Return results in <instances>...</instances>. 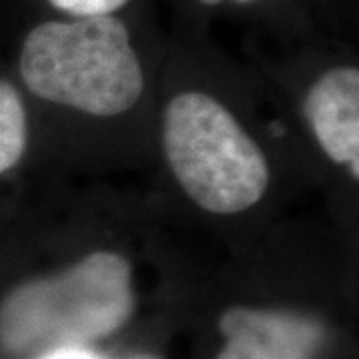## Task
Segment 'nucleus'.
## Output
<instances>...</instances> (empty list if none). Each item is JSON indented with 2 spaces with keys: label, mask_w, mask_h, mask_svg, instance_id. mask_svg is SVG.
Listing matches in <instances>:
<instances>
[{
  "label": "nucleus",
  "mask_w": 359,
  "mask_h": 359,
  "mask_svg": "<svg viewBox=\"0 0 359 359\" xmlns=\"http://www.w3.org/2000/svg\"><path fill=\"white\" fill-rule=\"evenodd\" d=\"M44 359H102L90 351L78 349V347H65V349H54Z\"/></svg>",
  "instance_id": "8"
},
{
  "label": "nucleus",
  "mask_w": 359,
  "mask_h": 359,
  "mask_svg": "<svg viewBox=\"0 0 359 359\" xmlns=\"http://www.w3.org/2000/svg\"><path fill=\"white\" fill-rule=\"evenodd\" d=\"M219 330L226 346L216 359H316L325 339L320 321L276 309L231 308Z\"/></svg>",
  "instance_id": "4"
},
{
  "label": "nucleus",
  "mask_w": 359,
  "mask_h": 359,
  "mask_svg": "<svg viewBox=\"0 0 359 359\" xmlns=\"http://www.w3.org/2000/svg\"><path fill=\"white\" fill-rule=\"evenodd\" d=\"M124 359H160V358H156V355H148V353H140V355H130V358H124Z\"/></svg>",
  "instance_id": "10"
},
{
  "label": "nucleus",
  "mask_w": 359,
  "mask_h": 359,
  "mask_svg": "<svg viewBox=\"0 0 359 359\" xmlns=\"http://www.w3.org/2000/svg\"><path fill=\"white\" fill-rule=\"evenodd\" d=\"M202 4H208V6H214V4H219L224 0H200ZM233 2H240V4H248V2H254V0H233Z\"/></svg>",
  "instance_id": "9"
},
{
  "label": "nucleus",
  "mask_w": 359,
  "mask_h": 359,
  "mask_svg": "<svg viewBox=\"0 0 359 359\" xmlns=\"http://www.w3.org/2000/svg\"><path fill=\"white\" fill-rule=\"evenodd\" d=\"M130 264L96 252L74 268L14 292L0 311V337L13 349H65L112 334L132 313Z\"/></svg>",
  "instance_id": "3"
},
{
  "label": "nucleus",
  "mask_w": 359,
  "mask_h": 359,
  "mask_svg": "<svg viewBox=\"0 0 359 359\" xmlns=\"http://www.w3.org/2000/svg\"><path fill=\"white\" fill-rule=\"evenodd\" d=\"M20 74L32 94L92 116H118L144 90L128 28L114 16L44 22L28 32Z\"/></svg>",
  "instance_id": "1"
},
{
  "label": "nucleus",
  "mask_w": 359,
  "mask_h": 359,
  "mask_svg": "<svg viewBox=\"0 0 359 359\" xmlns=\"http://www.w3.org/2000/svg\"><path fill=\"white\" fill-rule=\"evenodd\" d=\"M304 114L334 162L346 164L353 178L359 170V70L339 66L309 88Z\"/></svg>",
  "instance_id": "5"
},
{
  "label": "nucleus",
  "mask_w": 359,
  "mask_h": 359,
  "mask_svg": "<svg viewBox=\"0 0 359 359\" xmlns=\"http://www.w3.org/2000/svg\"><path fill=\"white\" fill-rule=\"evenodd\" d=\"M162 138L180 186L208 212H244L268 190L264 152L230 110L208 94L184 92L172 98Z\"/></svg>",
  "instance_id": "2"
},
{
  "label": "nucleus",
  "mask_w": 359,
  "mask_h": 359,
  "mask_svg": "<svg viewBox=\"0 0 359 359\" xmlns=\"http://www.w3.org/2000/svg\"><path fill=\"white\" fill-rule=\"evenodd\" d=\"M28 142L25 104L13 84L0 80V174L14 168Z\"/></svg>",
  "instance_id": "6"
},
{
  "label": "nucleus",
  "mask_w": 359,
  "mask_h": 359,
  "mask_svg": "<svg viewBox=\"0 0 359 359\" xmlns=\"http://www.w3.org/2000/svg\"><path fill=\"white\" fill-rule=\"evenodd\" d=\"M54 8L72 14L78 18L86 16H112L120 11L128 0H48Z\"/></svg>",
  "instance_id": "7"
}]
</instances>
